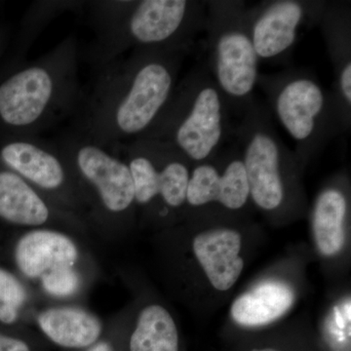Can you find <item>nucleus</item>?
<instances>
[{
  "label": "nucleus",
  "instance_id": "obj_19",
  "mask_svg": "<svg viewBox=\"0 0 351 351\" xmlns=\"http://www.w3.org/2000/svg\"><path fill=\"white\" fill-rule=\"evenodd\" d=\"M218 204L230 211V173L225 147L213 158L193 164L186 189V205L205 208Z\"/></svg>",
  "mask_w": 351,
  "mask_h": 351
},
{
  "label": "nucleus",
  "instance_id": "obj_2",
  "mask_svg": "<svg viewBox=\"0 0 351 351\" xmlns=\"http://www.w3.org/2000/svg\"><path fill=\"white\" fill-rule=\"evenodd\" d=\"M94 39L85 59L101 68L133 50L195 45L204 31L202 0L85 1Z\"/></svg>",
  "mask_w": 351,
  "mask_h": 351
},
{
  "label": "nucleus",
  "instance_id": "obj_21",
  "mask_svg": "<svg viewBox=\"0 0 351 351\" xmlns=\"http://www.w3.org/2000/svg\"><path fill=\"white\" fill-rule=\"evenodd\" d=\"M89 267H63L44 274L36 282L39 292L58 302L73 301L84 292L88 286Z\"/></svg>",
  "mask_w": 351,
  "mask_h": 351
},
{
  "label": "nucleus",
  "instance_id": "obj_7",
  "mask_svg": "<svg viewBox=\"0 0 351 351\" xmlns=\"http://www.w3.org/2000/svg\"><path fill=\"white\" fill-rule=\"evenodd\" d=\"M204 31L207 69L233 115L255 99L260 60L252 43L247 6L240 0H209Z\"/></svg>",
  "mask_w": 351,
  "mask_h": 351
},
{
  "label": "nucleus",
  "instance_id": "obj_10",
  "mask_svg": "<svg viewBox=\"0 0 351 351\" xmlns=\"http://www.w3.org/2000/svg\"><path fill=\"white\" fill-rule=\"evenodd\" d=\"M0 159L6 168L19 175L51 202L87 225L84 195L68 161L52 141L16 137L2 145Z\"/></svg>",
  "mask_w": 351,
  "mask_h": 351
},
{
  "label": "nucleus",
  "instance_id": "obj_11",
  "mask_svg": "<svg viewBox=\"0 0 351 351\" xmlns=\"http://www.w3.org/2000/svg\"><path fill=\"white\" fill-rule=\"evenodd\" d=\"M326 1L267 0L247 6L252 43L260 62L286 64L302 29L319 25Z\"/></svg>",
  "mask_w": 351,
  "mask_h": 351
},
{
  "label": "nucleus",
  "instance_id": "obj_17",
  "mask_svg": "<svg viewBox=\"0 0 351 351\" xmlns=\"http://www.w3.org/2000/svg\"><path fill=\"white\" fill-rule=\"evenodd\" d=\"M348 216V195L339 184H330L318 193L313 209V230L323 255L331 257L343 249Z\"/></svg>",
  "mask_w": 351,
  "mask_h": 351
},
{
  "label": "nucleus",
  "instance_id": "obj_12",
  "mask_svg": "<svg viewBox=\"0 0 351 351\" xmlns=\"http://www.w3.org/2000/svg\"><path fill=\"white\" fill-rule=\"evenodd\" d=\"M0 218L25 230L54 228L76 234L89 230L86 223L51 202L13 171H0Z\"/></svg>",
  "mask_w": 351,
  "mask_h": 351
},
{
  "label": "nucleus",
  "instance_id": "obj_4",
  "mask_svg": "<svg viewBox=\"0 0 351 351\" xmlns=\"http://www.w3.org/2000/svg\"><path fill=\"white\" fill-rule=\"evenodd\" d=\"M232 117L206 64H196L179 80L167 106L142 138L170 145L193 165L213 158L234 136Z\"/></svg>",
  "mask_w": 351,
  "mask_h": 351
},
{
  "label": "nucleus",
  "instance_id": "obj_3",
  "mask_svg": "<svg viewBox=\"0 0 351 351\" xmlns=\"http://www.w3.org/2000/svg\"><path fill=\"white\" fill-rule=\"evenodd\" d=\"M80 50L71 34L0 83V121L18 137H38L75 114L83 90L78 80Z\"/></svg>",
  "mask_w": 351,
  "mask_h": 351
},
{
  "label": "nucleus",
  "instance_id": "obj_8",
  "mask_svg": "<svg viewBox=\"0 0 351 351\" xmlns=\"http://www.w3.org/2000/svg\"><path fill=\"white\" fill-rule=\"evenodd\" d=\"M234 137L243 159L251 200L267 213L287 203L289 186L301 170L294 151L284 144L265 103L254 99L245 110Z\"/></svg>",
  "mask_w": 351,
  "mask_h": 351
},
{
  "label": "nucleus",
  "instance_id": "obj_23",
  "mask_svg": "<svg viewBox=\"0 0 351 351\" xmlns=\"http://www.w3.org/2000/svg\"><path fill=\"white\" fill-rule=\"evenodd\" d=\"M31 299L29 289L12 272L0 267V322L12 325Z\"/></svg>",
  "mask_w": 351,
  "mask_h": 351
},
{
  "label": "nucleus",
  "instance_id": "obj_25",
  "mask_svg": "<svg viewBox=\"0 0 351 351\" xmlns=\"http://www.w3.org/2000/svg\"><path fill=\"white\" fill-rule=\"evenodd\" d=\"M86 351H113L112 346L108 341H98L93 346L88 348Z\"/></svg>",
  "mask_w": 351,
  "mask_h": 351
},
{
  "label": "nucleus",
  "instance_id": "obj_20",
  "mask_svg": "<svg viewBox=\"0 0 351 351\" xmlns=\"http://www.w3.org/2000/svg\"><path fill=\"white\" fill-rule=\"evenodd\" d=\"M129 348L130 351L179 350L177 326L165 307L152 304L140 311Z\"/></svg>",
  "mask_w": 351,
  "mask_h": 351
},
{
  "label": "nucleus",
  "instance_id": "obj_13",
  "mask_svg": "<svg viewBox=\"0 0 351 351\" xmlns=\"http://www.w3.org/2000/svg\"><path fill=\"white\" fill-rule=\"evenodd\" d=\"M14 262L22 276L32 283L52 270L89 267L80 235L54 228L25 230L14 247Z\"/></svg>",
  "mask_w": 351,
  "mask_h": 351
},
{
  "label": "nucleus",
  "instance_id": "obj_14",
  "mask_svg": "<svg viewBox=\"0 0 351 351\" xmlns=\"http://www.w3.org/2000/svg\"><path fill=\"white\" fill-rule=\"evenodd\" d=\"M332 63V93L343 130L351 125V5L348 1H326L318 27Z\"/></svg>",
  "mask_w": 351,
  "mask_h": 351
},
{
  "label": "nucleus",
  "instance_id": "obj_26",
  "mask_svg": "<svg viewBox=\"0 0 351 351\" xmlns=\"http://www.w3.org/2000/svg\"><path fill=\"white\" fill-rule=\"evenodd\" d=\"M253 351H276V350H270V348H267V350H253Z\"/></svg>",
  "mask_w": 351,
  "mask_h": 351
},
{
  "label": "nucleus",
  "instance_id": "obj_1",
  "mask_svg": "<svg viewBox=\"0 0 351 351\" xmlns=\"http://www.w3.org/2000/svg\"><path fill=\"white\" fill-rule=\"evenodd\" d=\"M193 46L133 50L97 69L71 129L110 152L142 138L170 101Z\"/></svg>",
  "mask_w": 351,
  "mask_h": 351
},
{
  "label": "nucleus",
  "instance_id": "obj_15",
  "mask_svg": "<svg viewBox=\"0 0 351 351\" xmlns=\"http://www.w3.org/2000/svg\"><path fill=\"white\" fill-rule=\"evenodd\" d=\"M36 326L55 345L82 350L100 341L105 325L100 316L75 304H51L34 314Z\"/></svg>",
  "mask_w": 351,
  "mask_h": 351
},
{
  "label": "nucleus",
  "instance_id": "obj_16",
  "mask_svg": "<svg viewBox=\"0 0 351 351\" xmlns=\"http://www.w3.org/2000/svg\"><path fill=\"white\" fill-rule=\"evenodd\" d=\"M193 252L201 267L218 291L225 292L239 280L244 267L240 257L241 235L232 228L205 230L196 235Z\"/></svg>",
  "mask_w": 351,
  "mask_h": 351
},
{
  "label": "nucleus",
  "instance_id": "obj_24",
  "mask_svg": "<svg viewBox=\"0 0 351 351\" xmlns=\"http://www.w3.org/2000/svg\"><path fill=\"white\" fill-rule=\"evenodd\" d=\"M0 351H32L23 339L6 336L0 332Z\"/></svg>",
  "mask_w": 351,
  "mask_h": 351
},
{
  "label": "nucleus",
  "instance_id": "obj_22",
  "mask_svg": "<svg viewBox=\"0 0 351 351\" xmlns=\"http://www.w3.org/2000/svg\"><path fill=\"white\" fill-rule=\"evenodd\" d=\"M85 1H34L27 14V24L25 25V50L36 43L41 32L53 20L56 19L66 11H76L84 7Z\"/></svg>",
  "mask_w": 351,
  "mask_h": 351
},
{
  "label": "nucleus",
  "instance_id": "obj_6",
  "mask_svg": "<svg viewBox=\"0 0 351 351\" xmlns=\"http://www.w3.org/2000/svg\"><path fill=\"white\" fill-rule=\"evenodd\" d=\"M52 142L68 161L84 195L88 226L113 234L137 207L126 161L73 129Z\"/></svg>",
  "mask_w": 351,
  "mask_h": 351
},
{
  "label": "nucleus",
  "instance_id": "obj_18",
  "mask_svg": "<svg viewBox=\"0 0 351 351\" xmlns=\"http://www.w3.org/2000/svg\"><path fill=\"white\" fill-rule=\"evenodd\" d=\"M293 302L292 289L278 281H267L240 295L230 311L233 319L240 325L262 326L281 317Z\"/></svg>",
  "mask_w": 351,
  "mask_h": 351
},
{
  "label": "nucleus",
  "instance_id": "obj_5",
  "mask_svg": "<svg viewBox=\"0 0 351 351\" xmlns=\"http://www.w3.org/2000/svg\"><path fill=\"white\" fill-rule=\"evenodd\" d=\"M258 86L267 97L269 112L294 141L302 168L323 154L332 138L345 133L331 90L323 87L308 69L260 73Z\"/></svg>",
  "mask_w": 351,
  "mask_h": 351
},
{
  "label": "nucleus",
  "instance_id": "obj_9",
  "mask_svg": "<svg viewBox=\"0 0 351 351\" xmlns=\"http://www.w3.org/2000/svg\"><path fill=\"white\" fill-rule=\"evenodd\" d=\"M112 152L123 154L130 169L136 206L156 210L160 218L186 206L193 163L181 152L165 143L145 138Z\"/></svg>",
  "mask_w": 351,
  "mask_h": 351
}]
</instances>
